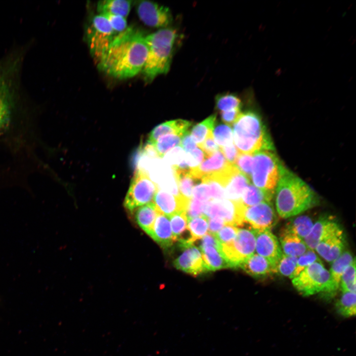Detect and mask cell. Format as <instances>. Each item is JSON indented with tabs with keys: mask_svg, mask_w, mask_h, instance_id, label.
<instances>
[{
	"mask_svg": "<svg viewBox=\"0 0 356 356\" xmlns=\"http://www.w3.org/2000/svg\"><path fill=\"white\" fill-rule=\"evenodd\" d=\"M198 146L204 152L206 158L211 156L220 149V146L215 141L212 134Z\"/></svg>",
	"mask_w": 356,
	"mask_h": 356,
	"instance_id": "cell-49",
	"label": "cell"
},
{
	"mask_svg": "<svg viewBox=\"0 0 356 356\" xmlns=\"http://www.w3.org/2000/svg\"><path fill=\"white\" fill-rule=\"evenodd\" d=\"M233 143L239 153L274 151L268 131L260 116L252 111L241 113L233 124Z\"/></svg>",
	"mask_w": 356,
	"mask_h": 356,
	"instance_id": "cell-5",
	"label": "cell"
},
{
	"mask_svg": "<svg viewBox=\"0 0 356 356\" xmlns=\"http://www.w3.org/2000/svg\"><path fill=\"white\" fill-rule=\"evenodd\" d=\"M292 283L297 291L304 296L317 293L322 294L327 299L334 296L329 272L321 261L307 267L298 275L292 279Z\"/></svg>",
	"mask_w": 356,
	"mask_h": 356,
	"instance_id": "cell-6",
	"label": "cell"
},
{
	"mask_svg": "<svg viewBox=\"0 0 356 356\" xmlns=\"http://www.w3.org/2000/svg\"><path fill=\"white\" fill-rule=\"evenodd\" d=\"M345 242L341 228L321 241L314 250L326 261L332 263L344 251Z\"/></svg>",
	"mask_w": 356,
	"mask_h": 356,
	"instance_id": "cell-18",
	"label": "cell"
},
{
	"mask_svg": "<svg viewBox=\"0 0 356 356\" xmlns=\"http://www.w3.org/2000/svg\"><path fill=\"white\" fill-rule=\"evenodd\" d=\"M250 177L253 185L264 191L274 195L279 176L281 161L274 151L261 150L253 154Z\"/></svg>",
	"mask_w": 356,
	"mask_h": 356,
	"instance_id": "cell-7",
	"label": "cell"
},
{
	"mask_svg": "<svg viewBox=\"0 0 356 356\" xmlns=\"http://www.w3.org/2000/svg\"><path fill=\"white\" fill-rule=\"evenodd\" d=\"M180 146L185 152H189L197 147L188 131L185 132L181 136Z\"/></svg>",
	"mask_w": 356,
	"mask_h": 356,
	"instance_id": "cell-53",
	"label": "cell"
},
{
	"mask_svg": "<svg viewBox=\"0 0 356 356\" xmlns=\"http://www.w3.org/2000/svg\"><path fill=\"white\" fill-rule=\"evenodd\" d=\"M297 257L282 254L277 266L276 272L291 279L295 271Z\"/></svg>",
	"mask_w": 356,
	"mask_h": 356,
	"instance_id": "cell-41",
	"label": "cell"
},
{
	"mask_svg": "<svg viewBox=\"0 0 356 356\" xmlns=\"http://www.w3.org/2000/svg\"><path fill=\"white\" fill-rule=\"evenodd\" d=\"M136 12L141 21L149 27L167 28L173 21V16L169 8L151 1H138Z\"/></svg>",
	"mask_w": 356,
	"mask_h": 356,
	"instance_id": "cell-12",
	"label": "cell"
},
{
	"mask_svg": "<svg viewBox=\"0 0 356 356\" xmlns=\"http://www.w3.org/2000/svg\"><path fill=\"white\" fill-rule=\"evenodd\" d=\"M241 107L240 99L233 93H222L217 95L215 97V107L220 113L241 108Z\"/></svg>",
	"mask_w": 356,
	"mask_h": 356,
	"instance_id": "cell-37",
	"label": "cell"
},
{
	"mask_svg": "<svg viewBox=\"0 0 356 356\" xmlns=\"http://www.w3.org/2000/svg\"><path fill=\"white\" fill-rule=\"evenodd\" d=\"M201 239V240L199 245V249L200 250L209 246L214 247L220 249V243L215 235L208 232Z\"/></svg>",
	"mask_w": 356,
	"mask_h": 356,
	"instance_id": "cell-52",
	"label": "cell"
},
{
	"mask_svg": "<svg viewBox=\"0 0 356 356\" xmlns=\"http://www.w3.org/2000/svg\"><path fill=\"white\" fill-rule=\"evenodd\" d=\"M241 113L240 108L220 112L221 119L227 125H232L237 121Z\"/></svg>",
	"mask_w": 356,
	"mask_h": 356,
	"instance_id": "cell-51",
	"label": "cell"
},
{
	"mask_svg": "<svg viewBox=\"0 0 356 356\" xmlns=\"http://www.w3.org/2000/svg\"><path fill=\"white\" fill-rule=\"evenodd\" d=\"M275 194L276 211L284 219L296 216L319 202L314 191L282 163Z\"/></svg>",
	"mask_w": 356,
	"mask_h": 356,
	"instance_id": "cell-3",
	"label": "cell"
},
{
	"mask_svg": "<svg viewBox=\"0 0 356 356\" xmlns=\"http://www.w3.org/2000/svg\"><path fill=\"white\" fill-rule=\"evenodd\" d=\"M153 200L159 211L168 217L177 213L186 212L190 201L181 195L176 196L160 189Z\"/></svg>",
	"mask_w": 356,
	"mask_h": 356,
	"instance_id": "cell-19",
	"label": "cell"
},
{
	"mask_svg": "<svg viewBox=\"0 0 356 356\" xmlns=\"http://www.w3.org/2000/svg\"><path fill=\"white\" fill-rule=\"evenodd\" d=\"M244 220L253 230H270L277 222V216L271 202H265L246 207Z\"/></svg>",
	"mask_w": 356,
	"mask_h": 356,
	"instance_id": "cell-13",
	"label": "cell"
},
{
	"mask_svg": "<svg viewBox=\"0 0 356 356\" xmlns=\"http://www.w3.org/2000/svg\"><path fill=\"white\" fill-rule=\"evenodd\" d=\"M250 183V179L236 167L228 177L224 186L225 199L233 201H241L245 188Z\"/></svg>",
	"mask_w": 356,
	"mask_h": 356,
	"instance_id": "cell-23",
	"label": "cell"
},
{
	"mask_svg": "<svg viewBox=\"0 0 356 356\" xmlns=\"http://www.w3.org/2000/svg\"><path fill=\"white\" fill-rule=\"evenodd\" d=\"M313 223L310 217L301 215L290 220L284 227L304 239L310 232Z\"/></svg>",
	"mask_w": 356,
	"mask_h": 356,
	"instance_id": "cell-32",
	"label": "cell"
},
{
	"mask_svg": "<svg viewBox=\"0 0 356 356\" xmlns=\"http://www.w3.org/2000/svg\"><path fill=\"white\" fill-rule=\"evenodd\" d=\"M273 196V194L264 191L250 183L244 190L241 201L246 207H250L262 202H271Z\"/></svg>",
	"mask_w": 356,
	"mask_h": 356,
	"instance_id": "cell-29",
	"label": "cell"
},
{
	"mask_svg": "<svg viewBox=\"0 0 356 356\" xmlns=\"http://www.w3.org/2000/svg\"><path fill=\"white\" fill-rule=\"evenodd\" d=\"M162 248H170L176 241L171 227L169 218L160 213L157 217L149 235Z\"/></svg>",
	"mask_w": 356,
	"mask_h": 356,
	"instance_id": "cell-22",
	"label": "cell"
},
{
	"mask_svg": "<svg viewBox=\"0 0 356 356\" xmlns=\"http://www.w3.org/2000/svg\"><path fill=\"white\" fill-rule=\"evenodd\" d=\"M204 202L192 197L189 202L186 211L188 220L203 215V210Z\"/></svg>",
	"mask_w": 356,
	"mask_h": 356,
	"instance_id": "cell-48",
	"label": "cell"
},
{
	"mask_svg": "<svg viewBox=\"0 0 356 356\" xmlns=\"http://www.w3.org/2000/svg\"><path fill=\"white\" fill-rule=\"evenodd\" d=\"M320 260L313 250L308 249L304 254L297 257L296 266L291 279L298 275L304 269Z\"/></svg>",
	"mask_w": 356,
	"mask_h": 356,
	"instance_id": "cell-40",
	"label": "cell"
},
{
	"mask_svg": "<svg viewBox=\"0 0 356 356\" xmlns=\"http://www.w3.org/2000/svg\"><path fill=\"white\" fill-rule=\"evenodd\" d=\"M208 224L209 232L215 235L226 224V223L222 219L213 218L209 220Z\"/></svg>",
	"mask_w": 356,
	"mask_h": 356,
	"instance_id": "cell-54",
	"label": "cell"
},
{
	"mask_svg": "<svg viewBox=\"0 0 356 356\" xmlns=\"http://www.w3.org/2000/svg\"><path fill=\"white\" fill-rule=\"evenodd\" d=\"M341 228L333 216L324 215L313 223L309 234L304 239L309 249L314 250L323 239Z\"/></svg>",
	"mask_w": 356,
	"mask_h": 356,
	"instance_id": "cell-16",
	"label": "cell"
},
{
	"mask_svg": "<svg viewBox=\"0 0 356 356\" xmlns=\"http://www.w3.org/2000/svg\"><path fill=\"white\" fill-rule=\"evenodd\" d=\"M220 150L227 161L234 165L239 152L234 143L223 147H220Z\"/></svg>",
	"mask_w": 356,
	"mask_h": 356,
	"instance_id": "cell-50",
	"label": "cell"
},
{
	"mask_svg": "<svg viewBox=\"0 0 356 356\" xmlns=\"http://www.w3.org/2000/svg\"><path fill=\"white\" fill-rule=\"evenodd\" d=\"M192 196L193 198L202 202H206L212 199L209 185L201 181L193 187Z\"/></svg>",
	"mask_w": 356,
	"mask_h": 356,
	"instance_id": "cell-47",
	"label": "cell"
},
{
	"mask_svg": "<svg viewBox=\"0 0 356 356\" xmlns=\"http://www.w3.org/2000/svg\"><path fill=\"white\" fill-rule=\"evenodd\" d=\"M356 259L345 269L340 283V287L342 292H351L356 293Z\"/></svg>",
	"mask_w": 356,
	"mask_h": 356,
	"instance_id": "cell-39",
	"label": "cell"
},
{
	"mask_svg": "<svg viewBox=\"0 0 356 356\" xmlns=\"http://www.w3.org/2000/svg\"><path fill=\"white\" fill-rule=\"evenodd\" d=\"M161 213L153 202H150L139 207L136 211L135 218L140 226L149 235L158 215Z\"/></svg>",
	"mask_w": 356,
	"mask_h": 356,
	"instance_id": "cell-26",
	"label": "cell"
},
{
	"mask_svg": "<svg viewBox=\"0 0 356 356\" xmlns=\"http://www.w3.org/2000/svg\"><path fill=\"white\" fill-rule=\"evenodd\" d=\"M253 163V154L239 153L234 165L250 179Z\"/></svg>",
	"mask_w": 356,
	"mask_h": 356,
	"instance_id": "cell-42",
	"label": "cell"
},
{
	"mask_svg": "<svg viewBox=\"0 0 356 356\" xmlns=\"http://www.w3.org/2000/svg\"><path fill=\"white\" fill-rule=\"evenodd\" d=\"M238 229L235 226L226 224L215 236L220 244L227 243L234 239Z\"/></svg>",
	"mask_w": 356,
	"mask_h": 356,
	"instance_id": "cell-45",
	"label": "cell"
},
{
	"mask_svg": "<svg viewBox=\"0 0 356 356\" xmlns=\"http://www.w3.org/2000/svg\"><path fill=\"white\" fill-rule=\"evenodd\" d=\"M179 194L188 200L192 198V190L196 179L190 171L173 170Z\"/></svg>",
	"mask_w": 356,
	"mask_h": 356,
	"instance_id": "cell-30",
	"label": "cell"
},
{
	"mask_svg": "<svg viewBox=\"0 0 356 356\" xmlns=\"http://www.w3.org/2000/svg\"><path fill=\"white\" fill-rule=\"evenodd\" d=\"M246 206L241 201L233 202L226 199H211L204 203L203 215L207 218H219L226 224L242 226L245 222Z\"/></svg>",
	"mask_w": 356,
	"mask_h": 356,
	"instance_id": "cell-11",
	"label": "cell"
},
{
	"mask_svg": "<svg viewBox=\"0 0 356 356\" xmlns=\"http://www.w3.org/2000/svg\"><path fill=\"white\" fill-rule=\"evenodd\" d=\"M253 230L256 254L267 259L276 267L283 254L277 237L269 229Z\"/></svg>",
	"mask_w": 356,
	"mask_h": 356,
	"instance_id": "cell-14",
	"label": "cell"
},
{
	"mask_svg": "<svg viewBox=\"0 0 356 356\" xmlns=\"http://www.w3.org/2000/svg\"><path fill=\"white\" fill-rule=\"evenodd\" d=\"M279 241L283 254L298 257L309 248L304 239L283 227L279 233Z\"/></svg>",
	"mask_w": 356,
	"mask_h": 356,
	"instance_id": "cell-24",
	"label": "cell"
},
{
	"mask_svg": "<svg viewBox=\"0 0 356 356\" xmlns=\"http://www.w3.org/2000/svg\"><path fill=\"white\" fill-rule=\"evenodd\" d=\"M181 135L172 134L164 135L150 146L155 156L163 158L164 155L176 146L180 145Z\"/></svg>",
	"mask_w": 356,
	"mask_h": 356,
	"instance_id": "cell-33",
	"label": "cell"
},
{
	"mask_svg": "<svg viewBox=\"0 0 356 356\" xmlns=\"http://www.w3.org/2000/svg\"><path fill=\"white\" fill-rule=\"evenodd\" d=\"M182 249V253L174 261L176 268L193 276L208 271L199 248L193 244Z\"/></svg>",
	"mask_w": 356,
	"mask_h": 356,
	"instance_id": "cell-15",
	"label": "cell"
},
{
	"mask_svg": "<svg viewBox=\"0 0 356 356\" xmlns=\"http://www.w3.org/2000/svg\"><path fill=\"white\" fill-rule=\"evenodd\" d=\"M247 274L254 277H262L276 273V267L265 258L254 253L239 266Z\"/></svg>",
	"mask_w": 356,
	"mask_h": 356,
	"instance_id": "cell-20",
	"label": "cell"
},
{
	"mask_svg": "<svg viewBox=\"0 0 356 356\" xmlns=\"http://www.w3.org/2000/svg\"><path fill=\"white\" fill-rule=\"evenodd\" d=\"M255 235L253 229H238L231 241L220 244V251L230 265V268L239 267L244 260L255 252Z\"/></svg>",
	"mask_w": 356,
	"mask_h": 356,
	"instance_id": "cell-10",
	"label": "cell"
},
{
	"mask_svg": "<svg viewBox=\"0 0 356 356\" xmlns=\"http://www.w3.org/2000/svg\"><path fill=\"white\" fill-rule=\"evenodd\" d=\"M191 124V122L182 119L162 123L155 127L149 133L147 145H153L159 138L168 134H175L182 136L183 134L188 131Z\"/></svg>",
	"mask_w": 356,
	"mask_h": 356,
	"instance_id": "cell-21",
	"label": "cell"
},
{
	"mask_svg": "<svg viewBox=\"0 0 356 356\" xmlns=\"http://www.w3.org/2000/svg\"><path fill=\"white\" fill-rule=\"evenodd\" d=\"M159 189L158 185L151 179L145 170L137 169L131 179L124 206L133 211L152 201Z\"/></svg>",
	"mask_w": 356,
	"mask_h": 356,
	"instance_id": "cell-9",
	"label": "cell"
},
{
	"mask_svg": "<svg viewBox=\"0 0 356 356\" xmlns=\"http://www.w3.org/2000/svg\"><path fill=\"white\" fill-rule=\"evenodd\" d=\"M356 293L342 292L341 297L336 303L338 312L345 317L355 316L356 309Z\"/></svg>",
	"mask_w": 356,
	"mask_h": 356,
	"instance_id": "cell-35",
	"label": "cell"
},
{
	"mask_svg": "<svg viewBox=\"0 0 356 356\" xmlns=\"http://www.w3.org/2000/svg\"><path fill=\"white\" fill-rule=\"evenodd\" d=\"M216 114H212L192 128L190 132L191 136L198 145L201 144L209 135L212 134V131L216 122Z\"/></svg>",
	"mask_w": 356,
	"mask_h": 356,
	"instance_id": "cell-31",
	"label": "cell"
},
{
	"mask_svg": "<svg viewBox=\"0 0 356 356\" xmlns=\"http://www.w3.org/2000/svg\"><path fill=\"white\" fill-rule=\"evenodd\" d=\"M168 218L170 220L173 236L176 241H177L188 230V219L186 212L177 213Z\"/></svg>",
	"mask_w": 356,
	"mask_h": 356,
	"instance_id": "cell-38",
	"label": "cell"
},
{
	"mask_svg": "<svg viewBox=\"0 0 356 356\" xmlns=\"http://www.w3.org/2000/svg\"><path fill=\"white\" fill-rule=\"evenodd\" d=\"M131 4L130 0H101L97 4V10L99 14L108 13L126 18L130 12Z\"/></svg>",
	"mask_w": 356,
	"mask_h": 356,
	"instance_id": "cell-28",
	"label": "cell"
},
{
	"mask_svg": "<svg viewBox=\"0 0 356 356\" xmlns=\"http://www.w3.org/2000/svg\"><path fill=\"white\" fill-rule=\"evenodd\" d=\"M233 165L228 163L220 149L212 155L207 157L196 168L190 171L196 180L211 176L220 175L225 172Z\"/></svg>",
	"mask_w": 356,
	"mask_h": 356,
	"instance_id": "cell-17",
	"label": "cell"
},
{
	"mask_svg": "<svg viewBox=\"0 0 356 356\" xmlns=\"http://www.w3.org/2000/svg\"><path fill=\"white\" fill-rule=\"evenodd\" d=\"M204 157L205 154L202 150L196 147L189 152H185L184 161L190 171L197 168L203 162Z\"/></svg>",
	"mask_w": 356,
	"mask_h": 356,
	"instance_id": "cell-44",
	"label": "cell"
},
{
	"mask_svg": "<svg viewBox=\"0 0 356 356\" xmlns=\"http://www.w3.org/2000/svg\"><path fill=\"white\" fill-rule=\"evenodd\" d=\"M86 40L91 56L97 64L117 34L105 17L95 15L88 26Z\"/></svg>",
	"mask_w": 356,
	"mask_h": 356,
	"instance_id": "cell-8",
	"label": "cell"
},
{
	"mask_svg": "<svg viewBox=\"0 0 356 356\" xmlns=\"http://www.w3.org/2000/svg\"><path fill=\"white\" fill-rule=\"evenodd\" d=\"M145 37L133 27L117 34L97 64L99 70L119 79L132 78L141 72L148 54Z\"/></svg>",
	"mask_w": 356,
	"mask_h": 356,
	"instance_id": "cell-2",
	"label": "cell"
},
{
	"mask_svg": "<svg viewBox=\"0 0 356 356\" xmlns=\"http://www.w3.org/2000/svg\"><path fill=\"white\" fill-rule=\"evenodd\" d=\"M185 155V152L183 149L179 145L176 146L169 151L164 156L167 162L170 165L172 169L174 170L184 160Z\"/></svg>",
	"mask_w": 356,
	"mask_h": 356,
	"instance_id": "cell-43",
	"label": "cell"
},
{
	"mask_svg": "<svg viewBox=\"0 0 356 356\" xmlns=\"http://www.w3.org/2000/svg\"><path fill=\"white\" fill-rule=\"evenodd\" d=\"M178 36V31L171 27L146 36L148 54L141 72L146 83H151L158 75L168 72Z\"/></svg>",
	"mask_w": 356,
	"mask_h": 356,
	"instance_id": "cell-4",
	"label": "cell"
},
{
	"mask_svg": "<svg viewBox=\"0 0 356 356\" xmlns=\"http://www.w3.org/2000/svg\"><path fill=\"white\" fill-rule=\"evenodd\" d=\"M212 134L215 141L220 147H223L233 143V131L228 125L216 122Z\"/></svg>",
	"mask_w": 356,
	"mask_h": 356,
	"instance_id": "cell-36",
	"label": "cell"
},
{
	"mask_svg": "<svg viewBox=\"0 0 356 356\" xmlns=\"http://www.w3.org/2000/svg\"><path fill=\"white\" fill-rule=\"evenodd\" d=\"M355 259L350 251H345L332 263L329 272L332 290L334 296L340 287L341 278L344 271Z\"/></svg>",
	"mask_w": 356,
	"mask_h": 356,
	"instance_id": "cell-25",
	"label": "cell"
},
{
	"mask_svg": "<svg viewBox=\"0 0 356 356\" xmlns=\"http://www.w3.org/2000/svg\"><path fill=\"white\" fill-rule=\"evenodd\" d=\"M202 258L207 271H215L225 268H230V265L220 249L209 246L200 250Z\"/></svg>",
	"mask_w": 356,
	"mask_h": 356,
	"instance_id": "cell-27",
	"label": "cell"
},
{
	"mask_svg": "<svg viewBox=\"0 0 356 356\" xmlns=\"http://www.w3.org/2000/svg\"><path fill=\"white\" fill-rule=\"evenodd\" d=\"M100 14L106 18L111 28L116 34L123 32L128 27L126 18L125 17L108 13Z\"/></svg>",
	"mask_w": 356,
	"mask_h": 356,
	"instance_id": "cell-46",
	"label": "cell"
},
{
	"mask_svg": "<svg viewBox=\"0 0 356 356\" xmlns=\"http://www.w3.org/2000/svg\"><path fill=\"white\" fill-rule=\"evenodd\" d=\"M187 229L189 232L191 241L194 244L196 240L201 239L207 233L208 220L202 215L188 220Z\"/></svg>",
	"mask_w": 356,
	"mask_h": 356,
	"instance_id": "cell-34",
	"label": "cell"
},
{
	"mask_svg": "<svg viewBox=\"0 0 356 356\" xmlns=\"http://www.w3.org/2000/svg\"><path fill=\"white\" fill-rule=\"evenodd\" d=\"M20 58L0 65V142L13 150L31 148L37 139L36 123L21 109L15 77Z\"/></svg>",
	"mask_w": 356,
	"mask_h": 356,
	"instance_id": "cell-1",
	"label": "cell"
}]
</instances>
